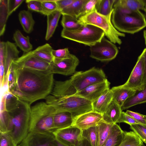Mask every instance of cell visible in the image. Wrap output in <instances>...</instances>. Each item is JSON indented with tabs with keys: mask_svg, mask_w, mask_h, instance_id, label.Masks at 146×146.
Wrapping results in <instances>:
<instances>
[{
	"mask_svg": "<svg viewBox=\"0 0 146 146\" xmlns=\"http://www.w3.org/2000/svg\"><path fill=\"white\" fill-rule=\"evenodd\" d=\"M113 125L103 121L98 125V146H102L104 144L110 133Z\"/></svg>",
	"mask_w": 146,
	"mask_h": 146,
	"instance_id": "d6a6232c",
	"label": "cell"
},
{
	"mask_svg": "<svg viewBox=\"0 0 146 146\" xmlns=\"http://www.w3.org/2000/svg\"><path fill=\"white\" fill-rule=\"evenodd\" d=\"M125 112L139 123L146 125V115L129 110H127Z\"/></svg>",
	"mask_w": 146,
	"mask_h": 146,
	"instance_id": "f6af8a7d",
	"label": "cell"
},
{
	"mask_svg": "<svg viewBox=\"0 0 146 146\" xmlns=\"http://www.w3.org/2000/svg\"><path fill=\"white\" fill-rule=\"evenodd\" d=\"M62 15L61 23L63 29L69 31L74 30L82 26L76 17L67 14Z\"/></svg>",
	"mask_w": 146,
	"mask_h": 146,
	"instance_id": "f546056e",
	"label": "cell"
},
{
	"mask_svg": "<svg viewBox=\"0 0 146 146\" xmlns=\"http://www.w3.org/2000/svg\"><path fill=\"white\" fill-rule=\"evenodd\" d=\"M90 47V57L101 62L109 61L113 60L119 52L118 48L115 44L104 36L100 41Z\"/></svg>",
	"mask_w": 146,
	"mask_h": 146,
	"instance_id": "9c48e42d",
	"label": "cell"
},
{
	"mask_svg": "<svg viewBox=\"0 0 146 146\" xmlns=\"http://www.w3.org/2000/svg\"><path fill=\"white\" fill-rule=\"evenodd\" d=\"M25 2L29 10L44 15L41 0H27Z\"/></svg>",
	"mask_w": 146,
	"mask_h": 146,
	"instance_id": "74e56055",
	"label": "cell"
},
{
	"mask_svg": "<svg viewBox=\"0 0 146 146\" xmlns=\"http://www.w3.org/2000/svg\"><path fill=\"white\" fill-rule=\"evenodd\" d=\"M82 131V137L87 139L92 146H98V126L92 127Z\"/></svg>",
	"mask_w": 146,
	"mask_h": 146,
	"instance_id": "e575fe53",
	"label": "cell"
},
{
	"mask_svg": "<svg viewBox=\"0 0 146 146\" xmlns=\"http://www.w3.org/2000/svg\"><path fill=\"white\" fill-rule=\"evenodd\" d=\"M45 99V102L52 107L56 112L68 111L74 118L92 110L91 102L76 95L55 97L50 94Z\"/></svg>",
	"mask_w": 146,
	"mask_h": 146,
	"instance_id": "5b68a950",
	"label": "cell"
},
{
	"mask_svg": "<svg viewBox=\"0 0 146 146\" xmlns=\"http://www.w3.org/2000/svg\"><path fill=\"white\" fill-rule=\"evenodd\" d=\"M31 107L29 104L21 100L16 109L7 111L8 119L6 133L18 145L20 144L29 133Z\"/></svg>",
	"mask_w": 146,
	"mask_h": 146,
	"instance_id": "277c9868",
	"label": "cell"
},
{
	"mask_svg": "<svg viewBox=\"0 0 146 146\" xmlns=\"http://www.w3.org/2000/svg\"><path fill=\"white\" fill-rule=\"evenodd\" d=\"M106 79L102 69L93 67L85 71L76 72L69 80L54 81L50 94L55 97L74 95L90 85Z\"/></svg>",
	"mask_w": 146,
	"mask_h": 146,
	"instance_id": "7a4b0ae2",
	"label": "cell"
},
{
	"mask_svg": "<svg viewBox=\"0 0 146 146\" xmlns=\"http://www.w3.org/2000/svg\"><path fill=\"white\" fill-rule=\"evenodd\" d=\"M101 29L91 25H83L77 30L69 31L63 29L61 36L90 46L100 41L105 36Z\"/></svg>",
	"mask_w": 146,
	"mask_h": 146,
	"instance_id": "ba28073f",
	"label": "cell"
},
{
	"mask_svg": "<svg viewBox=\"0 0 146 146\" xmlns=\"http://www.w3.org/2000/svg\"><path fill=\"white\" fill-rule=\"evenodd\" d=\"M143 142L133 131H124L122 141L119 146H142Z\"/></svg>",
	"mask_w": 146,
	"mask_h": 146,
	"instance_id": "4dcf8cb0",
	"label": "cell"
},
{
	"mask_svg": "<svg viewBox=\"0 0 146 146\" xmlns=\"http://www.w3.org/2000/svg\"><path fill=\"white\" fill-rule=\"evenodd\" d=\"M13 38L16 45L24 52H29L33 49L32 45L30 42L29 36H24L19 30H16L13 35Z\"/></svg>",
	"mask_w": 146,
	"mask_h": 146,
	"instance_id": "83f0119b",
	"label": "cell"
},
{
	"mask_svg": "<svg viewBox=\"0 0 146 146\" xmlns=\"http://www.w3.org/2000/svg\"><path fill=\"white\" fill-rule=\"evenodd\" d=\"M74 120V117L70 112L66 111L55 112L53 117L54 131L72 125Z\"/></svg>",
	"mask_w": 146,
	"mask_h": 146,
	"instance_id": "7402d4cb",
	"label": "cell"
},
{
	"mask_svg": "<svg viewBox=\"0 0 146 146\" xmlns=\"http://www.w3.org/2000/svg\"><path fill=\"white\" fill-rule=\"evenodd\" d=\"M17 96L8 90L4 92L1 97L0 111H11L16 109L21 101Z\"/></svg>",
	"mask_w": 146,
	"mask_h": 146,
	"instance_id": "44dd1931",
	"label": "cell"
},
{
	"mask_svg": "<svg viewBox=\"0 0 146 146\" xmlns=\"http://www.w3.org/2000/svg\"><path fill=\"white\" fill-rule=\"evenodd\" d=\"M62 15L59 10H57L47 16V26L45 39L48 40L53 36L58 25Z\"/></svg>",
	"mask_w": 146,
	"mask_h": 146,
	"instance_id": "4316f807",
	"label": "cell"
},
{
	"mask_svg": "<svg viewBox=\"0 0 146 146\" xmlns=\"http://www.w3.org/2000/svg\"><path fill=\"white\" fill-rule=\"evenodd\" d=\"M143 1L144 3V11L145 12V15L146 17V0H143Z\"/></svg>",
	"mask_w": 146,
	"mask_h": 146,
	"instance_id": "f5cc1de1",
	"label": "cell"
},
{
	"mask_svg": "<svg viewBox=\"0 0 146 146\" xmlns=\"http://www.w3.org/2000/svg\"><path fill=\"white\" fill-rule=\"evenodd\" d=\"M42 6L44 12V15H48L58 10L56 0H41Z\"/></svg>",
	"mask_w": 146,
	"mask_h": 146,
	"instance_id": "d590c367",
	"label": "cell"
},
{
	"mask_svg": "<svg viewBox=\"0 0 146 146\" xmlns=\"http://www.w3.org/2000/svg\"><path fill=\"white\" fill-rule=\"evenodd\" d=\"M145 48L139 56L137 61L129 76L124 84V87L130 88L136 91L142 90L144 86L143 83L144 71L143 54Z\"/></svg>",
	"mask_w": 146,
	"mask_h": 146,
	"instance_id": "30bf717a",
	"label": "cell"
},
{
	"mask_svg": "<svg viewBox=\"0 0 146 146\" xmlns=\"http://www.w3.org/2000/svg\"><path fill=\"white\" fill-rule=\"evenodd\" d=\"M18 17L24 31L27 33L32 32L35 22L31 13L28 11L22 10L19 12Z\"/></svg>",
	"mask_w": 146,
	"mask_h": 146,
	"instance_id": "484cf974",
	"label": "cell"
},
{
	"mask_svg": "<svg viewBox=\"0 0 146 146\" xmlns=\"http://www.w3.org/2000/svg\"><path fill=\"white\" fill-rule=\"evenodd\" d=\"M75 0H56L58 10L60 12L71 4Z\"/></svg>",
	"mask_w": 146,
	"mask_h": 146,
	"instance_id": "7dc6e473",
	"label": "cell"
},
{
	"mask_svg": "<svg viewBox=\"0 0 146 146\" xmlns=\"http://www.w3.org/2000/svg\"><path fill=\"white\" fill-rule=\"evenodd\" d=\"M16 82L10 92L20 100L31 104L45 99L52 90L53 74L50 71H42L21 68L13 62Z\"/></svg>",
	"mask_w": 146,
	"mask_h": 146,
	"instance_id": "6da1fadb",
	"label": "cell"
},
{
	"mask_svg": "<svg viewBox=\"0 0 146 146\" xmlns=\"http://www.w3.org/2000/svg\"><path fill=\"white\" fill-rule=\"evenodd\" d=\"M13 62L16 66L21 68L42 71L50 70V63L34 55L32 51L24 54Z\"/></svg>",
	"mask_w": 146,
	"mask_h": 146,
	"instance_id": "7c38bea8",
	"label": "cell"
},
{
	"mask_svg": "<svg viewBox=\"0 0 146 146\" xmlns=\"http://www.w3.org/2000/svg\"><path fill=\"white\" fill-rule=\"evenodd\" d=\"M98 0H88L83 6L78 16V19L93 11L96 8Z\"/></svg>",
	"mask_w": 146,
	"mask_h": 146,
	"instance_id": "f35d334b",
	"label": "cell"
},
{
	"mask_svg": "<svg viewBox=\"0 0 146 146\" xmlns=\"http://www.w3.org/2000/svg\"><path fill=\"white\" fill-rule=\"evenodd\" d=\"M15 43L7 41L5 42L4 58V76L3 81L1 85L2 87L7 86V75L9 68L12 62L19 57V51Z\"/></svg>",
	"mask_w": 146,
	"mask_h": 146,
	"instance_id": "e0dca14e",
	"label": "cell"
},
{
	"mask_svg": "<svg viewBox=\"0 0 146 146\" xmlns=\"http://www.w3.org/2000/svg\"><path fill=\"white\" fill-rule=\"evenodd\" d=\"M8 112L7 111H0V132L6 133L8 122Z\"/></svg>",
	"mask_w": 146,
	"mask_h": 146,
	"instance_id": "7bdbcfd3",
	"label": "cell"
},
{
	"mask_svg": "<svg viewBox=\"0 0 146 146\" xmlns=\"http://www.w3.org/2000/svg\"><path fill=\"white\" fill-rule=\"evenodd\" d=\"M112 93L113 100L121 107L125 101L135 94L136 91L120 85L111 89Z\"/></svg>",
	"mask_w": 146,
	"mask_h": 146,
	"instance_id": "ffe728a7",
	"label": "cell"
},
{
	"mask_svg": "<svg viewBox=\"0 0 146 146\" xmlns=\"http://www.w3.org/2000/svg\"><path fill=\"white\" fill-rule=\"evenodd\" d=\"M143 36L145 40V44L146 47V30L143 31Z\"/></svg>",
	"mask_w": 146,
	"mask_h": 146,
	"instance_id": "816d5d0a",
	"label": "cell"
},
{
	"mask_svg": "<svg viewBox=\"0 0 146 146\" xmlns=\"http://www.w3.org/2000/svg\"><path fill=\"white\" fill-rule=\"evenodd\" d=\"M54 146H75L74 145L69 146L65 145L55 139L53 141Z\"/></svg>",
	"mask_w": 146,
	"mask_h": 146,
	"instance_id": "f907efd6",
	"label": "cell"
},
{
	"mask_svg": "<svg viewBox=\"0 0 146 146\" xmlns=\"http://www.w3.org/2000/svg\"><path fill=\"white\" fill-rule=\"evenodd\" d=\"M130 128L146 144V125L138 123L131 125Z\"/></svg>",
	"mask_w": 146,
	"mask_h": 146,
	"instance_id": "8d00e7d4",
	"label": "cell"
},
{
	"mask_svg": "<svg viewBox=\"0 0 146 146\" xmlns=\"http://www.w3.org/2000/svg\"><path fill=\"white\" fill-rule=\"evenodd\" d=\"M115 1V0H98L96 6V10L101 14L108 15L112 13Z\"/></svg>",
	"mask_w": 146,
	"mask_h": 146,
	"instance_id": "836d02e7",
	"label": "cell"
},
{
	"mask_svg": "<svg viewBox=\"0 0 146 146\" xmlns=\"http://www.w3.org/2000/svg\"><path fill=\"white\" fill-rule=\"evenodd\" d=\"M82 130L72 125L64 128L55 130L53 132L55 138L68 145L77 146L82 137Z\"/></svg>",
	"mask_w": 146,
	"mask_h": 146,
	"instance_id": "4fadbf2b",
	"label": "cell"
},
{
	"mask_svg": "<svg viewBox=\"0 0 146 146\" xmlns=\"http://www.w3.org/2000/svg\"><path fill=\"white\" fill-rule=\"evenodd\" d=\"M77 146H92L89 141L82 136Z\"/></svg>",
	"mask_w": 146,
	"mask_h": 146,
	"instance_id": "681fc988",
	"label": "cell"
},
{
	"mask_svg": "<svg viewBox=\"0 0 146 146\" xmlns=\"http://www.w3.org/2000/svg\"><path fill=\"white\" fill-rule=\"evenodd\" d=\"M115 7L131 11H144V3L143 0H115L113 6Z\"/></svg>",
	"mask_w": 146,
	"mask_h": 146,
	"instance_id": "d4e9b609",
	"label": "cell"
},
{
	"mask_svg": "<svg viewBox=\"0 0 146 146\" xmlns=\"http://www.w3.org/2000/svg\"><path fill=\"white\" fill-rule=\"evenodd\" d=\"M0 146H19L7 133L0 132Z\"/></svg>",
	"mask_w": 146,
	"mask_h": 146,
	"instance_id": "ab89813d",
	"label": "cell"
},
{
	"mask_svg": "<svg viewBox=\"0 0 146 146\" xmlns=\"http://www.w3.org/2000/svg\"><path fill=\"white\" fill-rule=\"evenodd\" d=\"M144 145L143 144L142 146H144Z\"/></svg>",
	"mask_w": 146,
	"mask_h": 146,
	"instance_id": "db71d44e",
	"label": "cell"
},
{
	"mask_svg": "<svg viewBox=\"0 0 146 146\" xmlns=\"http://www.w3.org/2000/svg\"><path fill=\"white\" fill-rule=\"evenodd\" d=\"M53 50L51 46L46 43L38 46L32 51L33 53L39 58L49 63L52 62L54 59L52 52Z\"/></svg>",
	"mask_w": 146,
	"mask_h": 146,
	"instance_id": "f1b7e54d",
	"label": "cell"
},
{
	"mask_svg": "<svg viewBox=\"0 0 146 146\" xmlns=\"http://www.w3.org/2000/svg\"><path fill=\"white\" fill-rule=\"evenodd\" d=\"M24 1V0H7V7L8 16L15 11Z\"/></svg>",
	"mask_w": 146,
	"mask_h": 146,
	"instance_id": "ee69618b",
	"label": "cell"
},
{
	"mask_svg": "<svg viewBox=\"0 0 146 146\" xmlns=\"http://www.w3.org/2000/svg\"><path fill=\"white\" fill-rule=\"evenodd\" d=\"M55 139L53 132H29L19 146H54Z\"/></svg>",
	"mask_w": 146,
	"mask_h": 146,
	"instance_id": "5bb4252c",
	"label": "cell"
},
{
	"mask_svg": "<svg viewBox=\"0 0 146 146\" xmlns=\"http://www.w3.org/2000/svg\"><path fill=\"white\" fill-rule=\"evenodd\" d=\"M146 102V84L142 90L136 91L134 95L127 99L121 107L122 111Z\"/></svg>",
	"mask_w": 146,
	"mask_h": 146,
	"instance_id": "cb8c5ba5",
	"label": "cell"
},
{
	"mask_svg": "<svg viewBox=\"0 0 146 146\" xmlns=\"http://www.w3.org/2000/svg\"><path fill=\"white\" fill-rule=\"evenodd\" d=\"M113 100L112 93L110 88L106 89L92 102V110L102 114Z\"/></svg>",
	"mask_w": 146,
	"mask_h": 146,
	"instance_id": "ac0fdd59",
	"label": "cell"
},
{
	"mask_svg": "<svg viewBox=\"0 0 146 146\" xmlns=\"http://www.w3.org/2000/svg\"><path fill=\"white\" fill-rule=\"evenodd\" d=\"M144 146H145V145Z\"/></svg>",
	"mask_w": 146,
	"mask_h": 146,
	"instance_id": "11a10c76",
	"label": "cell"
},
{
	"mask_svg": "<svg viewBox=\"0 0 146 146\" xmlns=\"http://www.w3.org/2000/svg\"><path fill=\"white\" fill-rule=\"evenodd\" d=\"M111 21L119 31L133 34L146 27V17L140 10L113 7Z\"/></svg>",
	"mask_w": 146,
	"mask_h": 146,
	"instance_id": "3957f363",
	"label": "cell"
},
{
	"mask_svg": "<svg viewBox=\"0 0 146 146\" xmlns=\"http://www.w3.org/2000/svg\"><path fill=\"white\" fill-rule=\"evenodd\" d=\"M79 60L74 55L71 57L66 58H54L50 63L51 73L60 74L65 76L72 75L76 72V69L78 65Z\"/></svg>",
	"mask_w": 146,
	"mask_h": 146,
	"instance_id": "8fae6325",
	"label": "cell"
},
{
	"mask_svg": "<svg viewBox=\"0 0 146 146\" xmlns=\"http://www.w3.org/2000/svg\"><path fill=\"white\" fill-rule=\"evenodd\" d=\"M124 131L115 123L112 126L110 133L102 146H119L124 137Z\"/></svg>",
	"mask_w": 146,
	"mask_h": 146,
	"instance_id": "603a6c76",
	"label": "cell"
},
{
	"mask_svg": "<svg viewBox=\"0 0 146 146\" xmlns=\"http://www.w3.org/2000/svg\"><path fill=\"white\" fill-rule=\"evenodd\" d=\"M122 122L126 123L129 125L139 123L123 111L122 112L117 123H120Z\"/></svg>",
	"mask_w": 146,
	"mask_h": 146,
	"instance_id": "bcb514c9",
	"label": "cell"
},
{
	"mask_svg": "<svg viewBox=\"0 0 146 146\" xmlns=\"http://www.w3.org/2000/svg\"><path fill=\"white\" fill-rule=\"evenodd\" d=\"M7 80L8 90H10L14 87L16 82V76L13 62L8 70Z\"/></svg>",
	"mask_w": 146,
	"mask_h": 146,
	"instance_id": "60d3db41",
	"label": "cell"
},
{
	"mask_svg": "<svg viewBox=\"0 0 146 146\" xmlns=\"http://www.w3.org/2000/svg\"><path fill=\"white\" fill-rule=\"evenodd\" d=\"M55 110L46 102H40L31 107L29 133L53 132Z\"/></svg>",
	"mask_w": 146,
	"mask_h": 146,
	"instance_id": "8992f818",
	"label": "cell"
},
{
	"mask_svg": "<svg viewBox=\"0 0 146 146\" xmlns=\"http://www.w3.org/2000/svg\"><path fill=\"white\" fill-rule=\"evenodd\" d=\"M103 121L102 114L92 110L75 117L72 125L83 130L98 126Z\"/></svg>",
	"mask_w": 146,
	"mask_h": 146,
	"instance_id": "9a60e30c",
	"label": "cell"
},
{
	"mask_svg": "<svg viewBox=\"0 0 146 146\" xmlns=\"http://www.w3.org/2000/svg\"><path fill=\"white\" fill-rule=\"evenodd\" d=\"M122 111L121 107L112 100L102 114L103 120L112 124L117 123Z\"/></svg>",
	"mask_w": 146,
	"mask_h": 146,
	"instance_id": "d6986e66",
	"label": "cell"
},
{
	"mask_svg": "<svg viewBox=\"0 0 146 146\" xmlns=\"http://www.w3.org/2000/svg\"><path fill=\"white\" fill-rule=\"evenodd\" d=\"M110 83L107 79L102 82L90 85L77 92L75 95L84 98L92 103L96 100L106 89Z\"/></svg>",
	"mask_w": 146,
	"mask_h": 146,
	"instance_id": "2e32d148",
	"label": "cell"
},
{
	"mask_svg": "<svg viewBox=\"0 0 146 146\" xmlns=\"http://www.w3.org/2000/svg\"><path fill=\"white\" fill-rule=\"evenodd\" d=\"M88 0H75L70 5L60 11L62 15L67 14L78 19V16L84 4Z\"/></svg>",
	"mask_w": 146,
	"mask_h": 146,
	"instance_id": "1f68e13d",
	"label": "cell"
},
{
	"mask_svg": "<svg viewBox=\"0 0 146 146\" xmlns=\"http://www.w3.org/2000/svg\"><path fill=\"white\" fill-rule=\"evenodd\" d=\"M143 60L144 64V71L143 80V83L144 85L146 84V47L145 48V51L143 54Z\"/></svg>",
	"mask_w": 146,
	"mask_h": 146,
	"instance_id": "c3c4849f",
	"label": "cell"
},
{
	"mask_svg": "<svg viewBox=\"0 0 146 146\" xmlns=\"http://www.w3.org/2000/svg\"><path fill=\"white\" fill-rule=\"evenodd\" d=\"M112 13L104 15L98 13L95 8L92 12L78 19L82 25H91L101 29L110 41L120 45L122 41L120 37H125V34L119 31L113 25L111 21Z\"/></svg>",
	"mask_w": 146,
	"mask_h": 146,
	"instance_id": "52a82bcc",
	"label": "cell"
},
{
	"mask_svg": "<svg viewBox=\"0 0 146 146\" xmlns=\"http://www.w3.org/2000/svg\"><path fill=\"white\" fill-rule=\"evenodd\" d=\"M52 53L54 58L61 59L70 58L73 55L70 53L68 48L56 50L53 49Z\"/></svg>",
	"mask_w": 146,
	"mask_h": 146,
	"instance_id": "b9f144b4",
	"label": "cell"
}]
</instances>
